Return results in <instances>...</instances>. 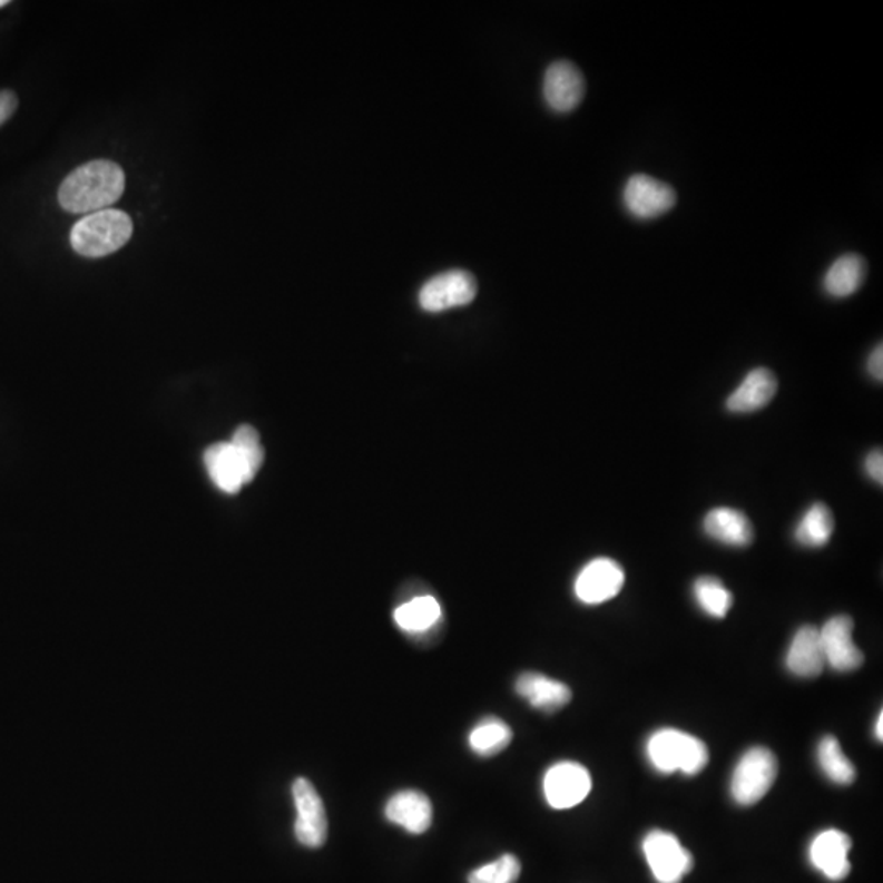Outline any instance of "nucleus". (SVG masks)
<instances>
[{"label":"nucleus","mask_w":883,"mask_h":883,"mask_svg":"<svg viewBox=\"0 0 883 883\" xmlns=\"http://www.w3.org/2000/svg\"><path fill=\"white\" fill-rule=\"evenodd\" d=\"M124 169L111 160H90L72 170L58 190L62 209L76 215L110 208L125 192Z\"/></svg>","instance_id":"nucleus-1"},{"label":"nucleus","mask_w":883,"mask_h":883,"mask_svg":"<svg viewBox=\"0 0 883 883\" xmlns=\"http://www.w3.org/2000/svg\"><path fill=\"white\" fill-rule=\"evenodd\" d=\"M133 222L121 209L107 208L80 218L71 229V246L90 259L110 256L131 239Z\"/></svg>","instance_id":"nucleus-2"},{"label":"nucleus","mask_w":883,"mask_h":883,"mask_svg":"<svg viewBox=\"0 0 883 883\" xmlns=\"http://www.w3.org/2000/svg\"><path fill=\"white\" fill-rule=\"evenodd\" d=\"M647 756L651 766L663 774L696 776L708 764L707 745L696 736L675 728L653 733L647 743Z\"/></svg>","instance_id":"nucleus-3"},{"label":"nucleus","mask_w":883,"mask_h":883,"mask_svg":"<svg viewBox=\"0 0 883 883\" xmlns=\"http://www.w3.org/2000/svg\"><path fill=\"white\" fill-rule=\"evenodd\" d=\"M777 771L779 764L771 749L764 746L748 749L733 771L729 784L733 801L743 806L757 804L773 787Z\"/></svg>","instance_id":"nucleus-4"},{"label":"nucleus","mask_w":883,"mask_h":883,"mask_svg":"<svg viewBox=\"0 0 883 883\" xmlns=\"http://www.w3.org/2000/svg\"><path fill=\"white\" fill-rule=\"evenodd\" d=\"M644 854L658 883H680L694 867V857L675 834L653 830L644 840Z\"/></svg>","instance_id":"nucleus-5"},{"label":"nucleus","mask_w":883,"mask_h":883,"mask_svg":"<svg viewBox=\"0 0 883 883\" xmlns=\"http://www.w3.org/2000/svg\"><path fill=\"white\" fill-rule=\"evenodd\" d=\"M293 804L296 808V841L310 850L324 846L327 840V816L323 801L316 788L305 777H298L292 785Z\"/></svg>","instance_id":"nucleus-6"},{"label":"nucleus","mask_w":883,"mask_h":883,"mask_svg":"<svg viewBox=\"0 0 883 883\" xmlns=\"http://www.w3.org/2000/svg\"><path fill=\"white\" fill-rule=\"evenodd\" d=\"M477 292V281L473 275L457 268V271L443 272L425 282L419 292V305L429 313L447 312L470 305Z\"/></svg>","instance_id":"nucleus-7"},{"label":"nucleus","mask_w":883,"mask_h":883,"mask_svg":"<svg viewBox=\"0 0 883 883\" xmlns=\"http://www.w3.org/2000/svg\"><path fill=\"white\" fill-rule=\"evenodd\" d=\"M622 200L634 218L647 222L675 208L677 195L671 185L647 174H635L625 184Z\"/></svg>","instance_id":"nucleus-8"},{"label":"nucleus","mask_w":883,"mask_h":883,"mask_svg":"<svg viewBox=\"0 0 883 883\" xmlns=\"http://www.w3.org/2000/svg\"><path fill=\"white\" fill-rule=\"evenodd\" d=\"M592 788L589 771L579 763L561 761L547 771L543 794L555 810H568L581 804Z\"/></svg>","instance_id":"nucleus-9"},{"label":"nucleus","mask_w":883,"mask_h":883,"mask_svg":"<svg viewBox=\"0 0 883 883\" xmlns=\"http://www.w3.org/2000/svg\"><path fill=\"white\" fill-rule=\"evenodd\" d=\"M624 585L625 572L617 561L596 558L576 578L575 595L582 604L598 606L616 598L622 591Z\"/></svg>","instance_id":"nucleus-10"},{"label":"nucleus","mask_w":883,"mask_h":883,"mask_svg":"<svg viewBox=\"0 0 883 883\" xmlns=\"http://www.w3.org/2000/svg\"><path fill=\"white\" fill-rule=\"evenodd\" d=\"M543 99L557 114H570L585 99L586 80L578 66L570 61H555L543 76Z\"/></svg>","instance_id":"nucleus-11"},{"label":"nucleus","mask_w":883,"mask_h":883,"mask_svg":"<svg viewBox=\"0 0 883 883\" xmlns=\"http://www.w3.org/2000/svg\"><path fill=\"white\" fill-rule=\"evenodd\" d=\"M204 460L213 484L225 493H239L256 478L232 442H219L208 447Z\"/></svg>","instance_id":"nucleus-12"},{"label":"nucleus","mask_w":883,"mask_h":883,"mask_svg":"<svg viewBox=\"0 0 883 883\" xmlns=\"http://www.w3.org/2000/svg\"><path fill=\"white\" fill-rule=\"evenodd\" d=\"M853 630V619L847 616L833 617L820 630L826 666L834 671H854L864 663V655L854 644Z\"/></svg>","instance_id":"nucleus-13"},{"label":"nucleus","mask_w":883,"mask_h":883,"mask_svg":"<svg viewBox=\"0 0 883 883\" xmlns=\"http://www.w3.org/2000/svg\"><path fill=\"white\" fill-rule=\"evenodd\" d=\"M853 841L840 830H826L816 834L810 844V864L822 872L828 881L841 882L850 875V853Z\"/></svg>","instance_id":"nucleus-14"},{"label":"nucleus","mask_w":883,"mask_h":883,"mask_svg":"<svg viewBox=\"0 0 883 883\" xmlns=\"http://www.w3.org/2000/svg\"><path fill=\"white\" fill-rule=\"evenodd\" d=\"M432 813L431 798L413 788L391 795L385 805L386 820L411 834L428 832L432 825Z\"/></svg>","instance_id":"nucleus-15"},{"label":"nucleus","mask_w":883,"mask_h":883,"mask_svg":"<svg viewBox=\"0 0 883 883\" xmlns=\"http://www.w3.org/2000/svg\"><path fill=\"white\" fill-rule=\"evenodd\" d=\"M516 693L537 710L553 714L570 704L572 693L567 684L540 673H523L516 680Z\"/></svg>","instance_id":"nucleus-16"},{"label":"nucleus","mask_w":883,"mask_h":883,"mask_svg":"<svg viewBox=\"0 0 883 883\" xmlns=\"http://www.w3.org/2000/svg\"><path fill=\"white\" fill-rule=\"evenodd\" d=\"M788 671L794 676L812 679L822 675L826 666L820 630L812 625H805L795 634L785 658Z\"/></svg>","instance_id":"nucleus-17"},{"label":"nucleus","mask_w":883,"mask_h":883,"mask_svg":"<svg viewBox=\"0 0 883 883\" xmlns=\"http://www.w3.org/2000/svg\"><path fill=\"white\" fill-rule=\"evenodd\" d=\"M777 393V379L771 370L754 369L727 401L732 413L748 414L763 410Z\"/></svg>","instance_id":"nucleus-18"},{"label":"nucleus","mask_w":883,"mask_h":883,"mask_svg":"<svg viewBox=\"0 0 883 883\" xmlns=\"http://www.w3.org/2000/svg\"><path fill=\"white\" fill-rule=\"evenodd\" d=\"M708 537L728 547H748L754 539V529L748 516L732 508L712 509L704 519Z\"/></svg>","instance_id":"nucleus-19"},{"label":"nucleus","mask_w":883,"mask_h":883,"mask_svg":"<svg viewBox=\"0 0 883 883\" xmlns=\"http://www.w3.org/2000/svg\"><path fill=\"white\" fill-rule=\"evenodd\" d=\"M867 275V262L859 254H844L830 265L823 288L833 298H847L861 290Z\"/></svg>","instance_id":"nucleus-20"},{"label":"nucleus","mask_w":883,"mask_h":883,"mask_svg":"<svg viewBox=\"0 0 883 883\" xmlns=\"http://www.w3.org/2000/svg\"><path fill=\"white\" fill-rule=\"evenodd\" d=\"M441 619V604L432 596H419L394 610V622L408 634H424Z\"/></svg>","instance_id":"nucleus-21"},{"label":"nucleus","mask_w":883,"mask_h":883,"mask_svg":"<svg viewBox=\"0 0 883 883\" xmlns=\"http://www.w3.org/2000/svg\"><path fill=\"white\" fill-rule=\"evenodd\" d=\"M511 742V727L498 717L481 718L468 736L471 752L481 757H491L504 752Z\"/></svg>","instance_id":"nucleus-22"},{"label":"nucleus","mask_w":883,"mask_h":883,"mask_svg":"<svg viewBox=\"0 0 883 883\" xmlns=\"http://www.w3.org/2000/svg\"><path fill=\"white\" fill-rule=\"evenodd\" d=\"M834 532L833 512L823 502L810 506L797 529H795V540L801 546L808 548H822L830 542Z\"/></svg>","instance_id":"nucleus-23"},{"label":"nucleus","mask_w":883,"mask_h":883,"mask_svg":"<svg viewBox=\"0 0 883 883\" xmlns=\"http://www.w3.org/2000/svg\"><path fill=\"white\" fill-rule=\"evenodd\" d=\"M820 769L830 781L837 785H850L856 779V767L843 753L840 742L834 736L820 739L816 748Z\"/></svg>","instance_id":"nucleus-24"},{"label":"nucleus","mask_w":883,"mask_h":883,"mask_svg":"<svg viewBox=\"0 0 883 883\" xmlns=\"http://www.w3.org/2000/svg\"><path fill=\"white\" fill-rule=\"evenodd\" d=\"M694 596H696L700 609L715 619H724L733 606L732 592L725 588L720 579L712 578V576L697 579L694 585Z\"/></svg>","instance_id":"nucleus-25"},{"label":"nucleus","mask_w":883,"mask_h":883,"mask_svg":"<svg viewBox=\"0 0 883 883\" xmlns=\"http://www.w3.org/2000/svg\"><path fill=\"white\" fill-rule=\"evenodd\" d=\"M522 865L514 854H504L490 864L474 869L468 875V883H516Z\"/></svg>","instance_id":"nucleus-26"},{"label":"nucleus","mask_w":883,"mask_h":883,"mask_svg":"<svg viewBox=\"0 0 883 883\" xmlns=\"http://www.w3.org/2000/svg\"><path fill=\"white\" fill-rule=\"evenodd\" d=\"M229 442L239 450L247 467L251 468L254 477H257L264 463V447L261 443L259 432L253 425H239Z\"/></svg>","instance_id":"nucleus-27"},{"label":"nucleus","mask_w":883,"mask_h":883,"mask_svg":"<svg viewBox=\"0 0 883 883\" xmlns=\"http://www.w3.org/2000/svg\"><path fill=\"white\" fill-rule=\"evenodd\" d=\"M865 471H867L869 477L875 481L877 484H883V455L882 450L877 449L874 452L869 453L867 459H865Z\"/></svg>","instance_id":"nucleus-28"},{"label":"nucleus","mask_w":883,"mask_h":883,"mask_svg":"<svg viewBox=\"0 0 883 883\" xmlns=\"http://www.w3.org/2000/svg\"><path fill=\"white\" fill-rule=\"evenodd\" d=\"M19 107V99L12 90H0V127L12 117Z\"/></svg>","instance_id":"nucleus-29"},{"label":"nucleus","mask_w":883,"mask_h":883,"mask_svg":"<svg viewBox=\"0 0 883 883\" xmlns=\"http://www.w3.org/2000/svg\"><path fill=\"white\" fill-rule=\"evenodd\" d=\"M867 370L872 379L882 382L883 380V349L882 344L875 345L874 351L869 355Z\"/></svg>","instance_id":"nucleus-30"},{"label":"nucleus","mask_w":883,"mask_h":883,"mask_svg":"<svg viewBox=\"0 0 883 883\" xmlns=\"http://www.w3.org/2000/svg\"><path fill=\"white\" fill-rule=\"evenodd\" d=\"M882 712L879 714L877 724H875V738H879V742H882Z\"/></svg>","instance_id":"nucleus-31"},{"label":"nucleus","mask_w":883,"mask_h":883,"mask_svg":"<svg viewBox=\"0 0 883 883\" xmlns=\"http://www.w3.org/2000/svg\"><path fill=\"white\" fill-rule=\"evenodd\" d=\"M6 6H9V0H0V9Z\"/></svg>","instance_id":"nucleus-32"}]
</instances>
